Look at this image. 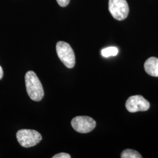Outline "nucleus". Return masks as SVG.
<instances>
[{
	"label": "nucleus",
	"mask_w": 158,
	"mask_h": 158,
	"mask_svg": "<svg viewBox=\"0 0 158 158\" xmlns=\"http://www.w3.org/2000/svg\"><path fill=\"white\" fill-rule=\"evenodd\" d=\"M58 4L62 7L68 6L70 2V0H56Z\"/></svg>",
	"instance_id": "9b49d317"
},
{
	"label": "nucleus",
	"mask_w": 158,
	"mask_h": 158,
	"mask_svg": "<svg viewBox=\"0 0 158 158\" xmlns=\"http://www.w3.org/2000/svg\"><path fill=\"white\" fill-rule=\"evenodd\" d=\"M118 53V49L116 47H108L103 49L102 51V55L104 57L115 56Z\"/></svg>",
	"instance_id": "1a4fd4ad"
},
{
	"label": "nucleus",
	"mask_w": 158,
	"mask_h": 158,
	"mask_svg": "<svg viewBox=\"0 0 158 158\" xmlns=\"http://www.w3.org/2000/svg\"><path fill=\"white\" fill-rule=\"evenodd\" d=\"M121 158H142L141 155L139 153L133 149H125L121 155Z\"/></svg>",
	"instance_id": "6e6552de"
},
{
	"label": "nucleus",
	"mask_w": 158,
	"mask_h": 158,
	"mask_svg": "<svg viewBox=\"0 0 158 158\" xmlns=\"http://www.w3.org/2000/svg\"><path fill=\"white\" fill-rule=\"evenodd\" d=\"M125 107L130 113L145 111L150 107V104L142 96L130 97L125 103Z\"/></svg>",
	"instance_id": "423d86ee"
},
{
	"label": "nucleus",
	"mask_w": 158,
	"mask_h": 158,
	"mask_svg": "<svg viewBox=\"0 0 158 158\" xmlns=\"http://www.w3.org/2000/svg\"><path fill=\"white\" fill-rule=\"evenodd\" d=\"M108 8L113 18L122 21L128 17L129 6L126 0H109Z\"/></svg>",
	"instance_id": "20e7f679"
},
{
	"label": "nucleus",
	"mask_w": 158,
	"mask_h": 158,
	"mask_svg": "<svg viewBox=\"0 0 158 158\" xmlns=\"http://www.w3.org/2000/svg\"><path fill=\"white\" fill-rule=\"evenodd\" d=\"M144 68L147 73L151 76L158 77V59L151 57L148 59L144 64Z\"/></svg>",
	"instance_id": "0eeeda50"
},
{
	"label": "nucleus",
	"mask_w": 158,
	"mask_h": 158,
	"mask_svg": "<svg viewBox=\"0 0 158 158\" xmlns=\"http://www.w3.org/2000/svg\"><path fill=\"white\" fill-rule=\"evenodd\" d=\"M71 125L77 132L85 134L90 132L96 127V121L90 117L77 116L72 119Z\"/></svg>",
	"instance_id": "39448f33"
},
{
	"label": "nucleus",
	"mask_w": 158,
	"mask_h": 158,
	"mask_svg": "<svg viewBox=\"0 0 158 158\" xmlns=\"http://www.w3.org/2000/svg\"><path fill=\"white\" fill-rule=\"evenodd\" d=\"M17 138L22 147L30 148L38 144L42 140V136L35 130L23 129L17 132Z\"/></svg>",
	"instance_id": "f03ea898"
},
{
	"label": "nucleus",
	"mask_w": 158,
	"mask_h": 158,
	"mask_svg": "<svg viewBox=\"0 0 158 158\" xmlns=\"http://www.w3.org/2000/svg\"><path fill=\"white\" fill-rule=\"evenodd\" d=\"M53 158H70L71 156H70L69 154L66 153H60L55 155V156H53Z\"/></svg>",
	"instance_id": "9d476101"
},
{
	"label": "nucleus",
	"mask_w": 158,
	"mask_h": 158,
	"mask_svg": "<svg viewBox=\"0 0 158 158\" xmlns=\"http://www.w3.org/2000/svg\"><path fill=\"white\" fill-rule=\"evenodd\" d=\"M56 52L60 60L67 68H73L76 62L75 55L73 49L69 44L63 41L58 42Z\"/></svg>",
	"instance_id": "7ed1b4c3"
},
{
	"label": "nucleus",
	"mask_w": 158,
	"mask_h": 158,
	"mask_svg": "<svg viewBox=\"0 0 158 158\" xmlns=\"http://www.w3.org/2000/svg\"><path fill=\"white\" fill-rule=\"evenodd\" d=\"M2 77H3V70L0 66V80L2 78Z\"/></svg>",
	"instance_id": "f8f14e48"
},
{
	"label": "nucleus",
	"mask_w": 158,
	"mask_h": 158,
	"mask_svg": "<svg viewBox=\"0 0 158 158\" xmlns=\"http://www.w3.org/2000/svg\"><path fill=\"white\" fill-rule=\"evenodd\" d=\"M27 91L31 100L40 101L44 96V91L36 74L33 71H28L25 76Z\"/></svg>",
	"instance_id": "f257e3e1"
}]
</instances>
